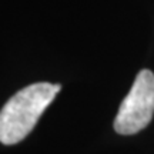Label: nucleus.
Instances as JSON below:
<instances>
[{
  "mask_svg": "<svg viewBox=\"0 0 154 154\" xmlns=\"http://www.w3.org/2000/svg\"><path fill=\"white\" fill-rule=\"evenodd\" d=\"M60 88V84L42 82L13 94L0 110V143L13 146L27 137Z\"/></svg>",
  "mask_w": 154,
  "mask_h": 154,
  "instance_id": "nucleus-1",
  "label": "nucleus"
},
{
  "mask_svg": "<svg viewBox=\"0 0 154 154\" xmlns=\"http://www.w3.org/2000/svg\"><path fill=\"white\" fill-rule=\"evenodd\" d=\"M154 116V74L144 69L136 76L131 90L121 101L114 119V130L131 136L150 124Z\"/></svg>",
  "mask_w": 154,
  "mask_h": 154,
  "instance_id": "nucleus-2",
  "label": "nucleus"
}]
</instances>
